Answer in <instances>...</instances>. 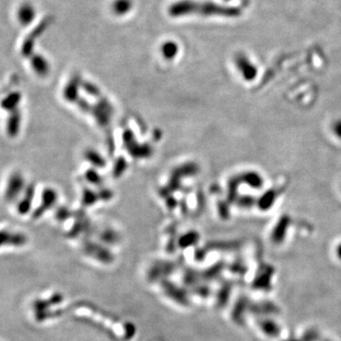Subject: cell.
I'll list each match as a JSON object with an SVG mask.
<instances>
[{"instance_id": "6da1fadb", "label": "cell", "mask_w": 341, "mask_h": 341, "mask_svg": "<svg viewBox=\"0 0 341 341\" xmlns=\"http://www.w3.org/2000/svg\"><path fill=\"white\" fill-rule=\"evenodd\" d=\"M168 13L173 17L199 14L201 16H221L234 18L241 15L242 10L239 7L226 6L209 1L199 2L193 0H180L170 5Z\"/></svg>"}, {"instance_id": "7a4b0ae2", "label": "cell", "mask_w": 341, "mask_h": 341, "mask_svg": "<svg viewBox=\"0 0 341 341\" xmlns=\"http://www.w3.org/2000/svg\"><path fill=\"white\" fill-rule=\"evenodd\" d=\"M52 20H53V18L51 16H47L27 36L26 40L24 41L23 45H22L21 52L24 56H31L33 54V49H35L36 39L42 36L43 33L45 32V30L50 27V24L52 23Z\"/></svg>"}, {"instance_id": "3957f363", "label": "cell", "mask_w": 341, "mask_h": 341, "mask_svg": "<svg viewBox=\"0 0 341 341\" xmlns=\"http://www.w3.org/2000/svg\"><path fill=\"white\" fill-rule=\"evenodd\" d=\"M234 64L237 67V71L241 74L242 78L245 81L251 82L255 80L258 75V67L247 54H245L244 52L236 53Z\"/></svg>"}, {"instance_id": "277c9868", "label": "cell", "mask_w": 341, "mask_h": 341, "mask_svg": "<svg viewBox=\"0 0 341 341\" xmlns=\"http://www.w3.org/2000/svg\"><path fill=\"white\" fill-rule=\"evenodd\" d=\"M274 274V268L270 265H263L258 270V274L253 282V287L258 290L269 291L271 290V278Z\"/></svg>"}, {"instance_id": "5b68a950", "label": "cell", "mask_w": 341, "mask_h": 341, "mask_svg": "<svg viewBox=\"0 0 341 341\" xmlns=\"http://www.w3.org/2000/svg\"><path fill=\"white\" fill-rule=\"evenodd\" d=\"M95 119L100 126L106 127L109 123L113 115V108L107 99H100L98 106L93 109Z\"/></svg>"}, {"instance_id": "8992f818", "label": "cell", "mask_w": 341, "mask_h": 341, "mask_svg": "<svg viewBox=\"0 0 341 341\" xmlns=\"http://www.w3.org/2000/svg\"><path fill=\"white\" fill-rule=\"evenodd\" d=\"M290 224H291V218L289 216L287 215L282 216L272 230L271 241L276 245L282 244L286 237V232L289 228Z\"/></svg>"}, {"instance_id": "52a82bcc", "label": "cell", "mask_w": 341, "mask_h": 341, "mask_svg": "<svg viewBox=\"0 0 341 341\" xmlns=\"http://www.w3.org/2000/svg\"><path fill=\"white\" fill-rule=\"evenodd\" d=\"M24 178L20 174H14L8 182L6 198L10 201L16 198L24 189Z\"/></svg>"}, {"instance_id": "ba28073f", "label": "cell", "mask_w": 341, "mask_h": 341, "mask_svg": "<svg viewBox=\"0 0 341 341\" xmlns=\"http://www.w3.org/2000/svg\"><path fill=\"white\" fill-rule=\"evenodd\" d=\"M82 83L83 81L81 80V77L79 75L72 76V78L64 87V96L66 100L71 103L78 100L79 89L80 87H82Z\"/></svg>"}, {"instance_id": "9c48e42d", "label": "cell", "mask_w": 341, "mask_h": 341, "mask_svg": "<svg viewBox=\"0 0 341 341\" xmlns=\"http://www.w3.org/2000/svg\"><path fill=\"white\" fill-rule=\"evenodd\" d=\"M36 16V9L29 3L22 4L17 13L18 20L23 26H28L30 23H32Z\"/></svg>"}, {"instance_id": "30bf717a", "label": "cell", "mask_w": 341, "mask_h": 341, "mask_svg": "<svg viewBox=\"0 0 341 341\" xmlns=\"http://www.w3.org/2000/svg\"><path fill=\"white\" fill-rule=\"evenodd\" d=\"M30 64L33 71H36V74H38L39 76L42 77L47 76L50 72V66L48 60L40 54H32Z\"/></svg>"}, {"instance_id": "8fae6325", "label": "cell", "mask_w": 341, "mask_h": 341, "mask_svg": "<svg viewBox=\"0 0 341 341\" xmlns=\"http://www.w3.org/2000/svg\"><path fill=\"white\" fill-rule=\"evenodd\" d=\"M57 200V193L52 189L45 190L42 194V204L36 211V217H40L45 211L49 210L55 204Z\"/></svg>"}, {"instance_id": "7c38bea8", "label": "cell", "mask_w": 341, "mask_h": 341, "mask_svg": "<svg viewBox=\"0 0 341 341\" xmlns=\"http://www.w3.org/2000/svg\"><path fill=\"white\" fill-rule=\"evenodd\" d=\"M239 179L242 183H246L253 189H261L263 186V177L259 173L253 170L244 173Z\"/></svg>"}, {"instance_id": "4fadbf2b", "label": "cell", "mask_w": 341, "mask_h": 341, "mask_svg": "<svg viewBox=\"0 0 341 341\" xmlns=\"http://www.w3.org/2000/svg\"><path fill=\"white\" fill-rule=\"evenodd\" d=\"M278 198V192L271 189L269 191L264 192L261 198L257 200V205L260 207L261 210L266 211L269 210L270 208L274 206V203L276 202Z\"/></svg>"}, {"instance_id": "5bb4252c", "label": "cell", "mask_w": 341, "mask_h": 341, "mask_svg": "<svg viewBox=\"0 0 341 341\" xmlns=\"http://www.w3.org/2000/svg\"><path fill=\"white\" fill-rule=\"evenodd\" d=\"M259 326L263 330V333L271 336V337H277L281 334V328L277 323L273 320H262L259 321Z\"/></svg>"}, {"instance_id": "9a60e30c", "label": "cell", "mask_w": 341, "mask_h": 341, "mask_svg": "<svg viewBox=\"0 0 341 341\" xmlns=\"http://www.w3.org/2000/svg\"><path fill=\"white\" fill-rule=\"evenodd\" d=\"M252 311L258 315H274L280 313L278 306L270 301H263L252 305Z\"/></svg>"}, {"instance_id": "2e32d148", "label": "cell", "mask_w": 341, "mask_h": 341, "mask_svg": "<svg viewBox=\"0 0 341 341\" xmlns=\"http://www.w3.org/2000/svg\"><path fill=\"white\" fill-rule=\"evenodd\" d=\"M133 8L132 0H114L111 9L117 15H124L128 14Z\"/></svg>"}, {"instance_id": "e0dca14e", "label": "cell", "mask_w": 341, "mask_h": 341, "mask_svg": "<svg viewBox=\"0 0 341 341\" xmlns=\"http://www.w3.org/2000/svg\"><path fill=\"white\" fill-rule=\"evenodd\" d=\"M178 43L175 41H166L161 46V53L165 59L173 60L174 58L178 56Z\"/></svg>"}, {"instance_id": "ac0fdd59", "label": "cell", "mask_w": 341, "mask_h": 341, "mask_svg": "<svg viewBox=\"0 0 341 341\" xmlns=\"http://www.w3.org/2000/svg\"><path fill=\"white\" fill-rule=\"evenodd\" d=\"M33 194H35L33 187L32 186L28 187L24 195V198H22L21 202L19 203V206H18V211L21 214L28 213L30 205H31V201L33 199Z\"/></svg>"}, {"instance_id": "d6986e66", "label": "cell", "mask_w": 341, "mask_h": 341, "mask_svg": "<svg viewBox=\"0 0 341 341\" xmlns=\"http://www.w3.org/2000/svg\"><path fill=\"white\" fill-rule=\"evenodd\" d=\"M85 158L90 163L97 168H103L106 165V160L104 157L94 150H88L85 152Z\"/></svg>"}, {"instance_id": "ffe728a7", "label": "cell", "mask_w": 341, "mask_h": 341, "mask_svg": "<svg viewBox=\"0 0 341 341\" xmlns=\"http://www.w3.org/2000/svg\"><path fill=\"white\" fill-rule=\"evenodd\" d=\"M20 121H21V116L20 114H14L8 121L7 129L8 132L10 135H14L17 134L20 128Z\"/></svg>"}, {"instance_id": "44dd1931", "label": "cell", "mask_w": 341, "mask_h": 341, "mask_svg": "<svg viewBox=\"0 0 341 341\" xmlns=\"http://www.w3.org/2000/svg\"><path fill=\"white\" fill-rule=\"evenodd\" d=\"M20 98H21L20 94L14 93V94L10 95L7 99L2 103V106H3L2 107L7 109V110H13L15 107H17L18 103L20 101Z\"/></svg>"}, {"instance_id": "7402d4cb", "label": "cell", "mask_w": 341, "mask_h": 341, "mask_svg": "<svg viewBox=\"0 0 341 341\" xmlns=\"http://www.w3.org/2000/svg\"><path fill=\"white\" fill-rule=\"evenodd\" d=\"M82 87L85 89V92L89 95H91L93 97H98L99 96V89L95 85H93L92 83L89 82H83L82 83Z\"/></svg>"}, {"instance_id": "603a6c76", "label": "cell", "mask_w": 341, "mask_h": 341, "mask_svg": "<svg viewBox=\"0 0 341 341\" xmlns=\"http://www.w3.org/2000/svg\"><path fill=\"white\" fill-rule=\"evenodd\" d=\"M320 339V333L315 330V329H310L307 332H305L302 337H301V341H318Z\"/></svg>"}, {"instance_id": "cb8c5ba5", "label": "cell", "mask_w": 341, "mask_h": 341, "mask_svg": "<svg viewBox=\"0 0 341 341\" xmlns=\"http://www.w3.org/2000/svg\"><path fill=\"white\" fill-rule=\"evenodd\" d=\"M256 200L253 196L244 195L238 199V204L243 208H250L255 204Z\"/></svg>"}, {"instance_id": "d4e9b609", "label": "cell", "mask_w": 341, "mask_h": 341, "mask_svg": "<svg viewBox=\"0 0 341 341\" xmlns=\"http://www.w3.org/2000/svg\"><path fill=\"white\" fill-rule=\"evenodd\" d=\"M85 177L88 181H90V183L97 185L101 183V178L94 170H87L85 174Z\"/></svg>"}, {"instance_id": "484cf974", "label": "cell", "mask_w": 341, "mask_h": 341, "mask_svg": "<svg viewBox=\"0 0 341 341\" xmlns=\"http://www.w3.org/2000/svg\"><path fill=\"white\" fill-rule=\"evenodd\" d=\"M97 200V195L92 192H86L84 194L83 202L86 204V206H90L95 201Z\"/></svg>"}, {"instance_id": "4316f807", "label": "cell", "mask_w": 341, "mask_h": 341, "mask_svg": "<svg viewBox=\"0 0 341 341\" xmlns=\"http://www.w3.org/2000/svg\"><path fill=\"white\" fill-rule=\"evenodd\" d=\"M125 168H126L125 161L123 160V158H120L118 160V164L114 168L113 175H115V176H121V174H122V172L125 170Z\"/></svg>"}, {"instance_id": "83f0119b", "label": "cell", "mask_w": 341, "mask_h": 341, "mask_svg": "<svg viewBox=\"0 0 341 341\" xmlns=\"http://www.w3.org/2000/svg\"><path fill=\"white\" fill-rule=\"evenodd\" d=\"M332 132L334 133V135L338 139L341 140V119L339 120H335V121L332 123Z\"/></svg>"}, {"instance_id": "f1b7e54d", "label": "cell", "mask_w": 341, "mask_h": 341, "mask_svg": "<svg viewBox=\"0 0 341 341\" xmlns=\"http://www.w3.org/2000/svg\"><path fill=\"white\" fill-rule=\"evenodd\" d=\"M12 236H13V234L9 233L7 231H0V247L5 245V244L11 245Z\"/></svg>"}, {"instance_id": "f546056e", "label": "cell", "mask_w": 341, "mask_h": 341, "mask_svg": "<svg viewBox=\"0 0 341 341\" xmlns=\"http://www.w3.org/2000/svg\"><path fill=\"white\" fill-rule=\"evenodd\" d=\"M336 255L341 260V244H339L336 248Z\"/></svg>"}, {"instance_id": "4dcf8cb0", "label": "cell", "mask_w": 341, "mask_h": 341, "mask_svg": "<svg viewBox=\"0 0 341 341\" xmlns=\"http://www.w3.org/2000/svg\"><path fill=\"white\" fill-rule=\"evenodd\" d=\"M284 341H301V340H297V339H287V340Z\"/></svg>"}, {"instance_id": "1f68e13d", "label": "cell", "mask_w": 341, "mask_h": 341, "mask_svg": "<svg viewBox=\"0 0 341 341\" xmlns=\"http://www.w3.org/2000/svg\"><path fill=\"white\" fill-rule=\"evenodd\" d=\"M225 1H232V0H225Z\"/></svg>"}, {"instance_id": "d6a6232c", "label": "cell", "mask_w": 341, "mask_h": 341, "mask_svg": "<svg viewBox=\"0 0 341 341\" xmlns=\"http://www.w3.org/2000/svg\"><path fill=\"white\" fill-rule=\"evenodd\" d=\"M324 341H330V340H324Z\"/></svg>"}]
</instances>
